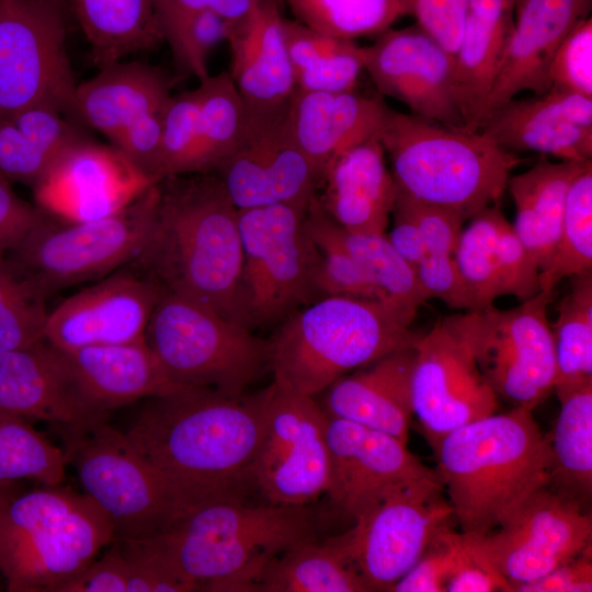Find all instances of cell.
<instances>
[{
  "label": "cell",
  "instance_id": "obj_23",
  "mask_svg": "<svg viewBox=\"0 0 592 592\" xmlns=\"http://www.w3.org/2000/svg\"><path fill=\"white\" fill-rule=\"evenodd\" d=\"M469 219L460 230L455 252L467 310L487 308L502 296L524 301L537 295L539 269L499 204Z\"/></svg>",
  "mask_w": 592,
  "mask_h": 592
},
{
  "label": "cell",
  "instance_id": "obj_39",
  "mask_svg": "<svg viewBox=\"0 0 592 592\" xmlns=\"http://www.w3.org/2000/svg\"><path fill=\"white\" fill-rule=\"evenodd\" d=\"M561 408L548 436V486L588 508L592 493V382L556 392Z\"/></svg>",
  "mask_w": 592,
  "mask_h": 592
},
{
  "label": "cell",
  "instance_id": "obj_34",
  "mask_svg": "<svg viewBox=\"0 0 592 592\" xmlns=\"http://www.w3.org/2000/svg\"><path fill=\"white\" fill-rule=\"evenodd\" d=\"M398 198L415 223V240L407 258L429 299H441L452 309H468L455 252L466 219L458 213L414 200L398 191Z\"/></svg>",
  "mask_w": 592,
  "mask_h": 592
},
{
  "label": "cell",
  "instance_id": "obj_20",
  "mask_svg": "<svg viewBox=\"0 0 592 592\" xmlns=\"http://www.w3.org/2000/svg\"><path fill=\"white\" fill-rule=\"evenodd\" d=\"M364 70L382 96L403 103L410 114L467 127L454 86V58L419 27L388 29L364 47Z\"/></svg>",
  "mask_w": 592,
  "mask_h": 592
},
{
  "label": "cell",
  "instance_id": "obj_14",
  "mask_svg": "<svg viewBox=\"0 0 592 592\" xmlns=\"http://www.w3.org/2000/svg\"><path fill=\"white\" fill-rule=\"evenodd\" d=\"M62 10L0 0V114L37 104L79 116Z\"/></svg>",
  "mask_w": 592,
  "mask_h": 592
},
{
  "label": "cell",
  "instance_id": "obj_15",
  "mask_svg": "<svg viewBox=\"0 0 592 592\" xmlns=\"http://www.w3.org/2000/svg\"><path fill=\"white\" fill-rule=\"evenodd\" d=\"M251 476L265 502L309 505L330 485L328 413L311 396L277 388Z\"/></svg>",
  "mask_w": 592,
  "mask_h": 592
},
{
  "label": "cell",
  "instance_id": "obj_51",
  "mask_svg": "<svg viewBox=\"0 0 592 592\" xmlns=\"http://www.w3.org/2000/svg\"><path fill=\"white\" fill-rule=\"evenodd\" d=\"M463 543L452 525L439 531L418 561L395 583L391 592H445Z\"/></svg>",
  "mask_w": 592,
  "mask_h": 592
},
{
  "label": "cell",
  "instance_id": "obj_45",
  "mask_svg": "<svg viewBox=\"0 0 592 592\" xmlns=\"http://www.w3.org/2000/svg\"><path fill=\"white\" fill-rule=\"evenodd\" d=\"M294 20L342 39L379 35L408 14L401 0H285Z\"/></svg>",
  "mask_w": 592,
  "mask_h": 592
},
{
  "label": "cell",
  "instance_id": "obj_49",
  "mask_svg": "<svg viewBox=\"0 0 592 592\" xmlns=\"http://www.w3.org/2000/svg\"><path fill=\"white\" fill-rule=\"evenodd\" d=\"M309 237L320 251L315 275L318 295L355 297L395 304L339 244L321 237Z\"/></svg>",
  "mask_w": 592,
  "mask_h": 592
},
{
  "label": "cell",
  "instance_id": "obj_26",
  "mask_svg": "<svg viewBox=\"0 0 592 592\" xmlns=\"http://www.w3.org/2000/svg\"><path fill=\"white\" fill-rule=\"evenodd\" d=\"M226 41L228 73L248 110H276L291 101L296 83L280 0H259L247 16L230 23Z\"/></svg>",
  "mask_w": 592,
  "mask_h": 592
},
{
  "label": "cell",
  "instance_id": "obj_50",
  "mask_svg": "<svg viewBox=\"0 0 592 592\" xmlns=\"http://www.w3.org/2000/svg\"><path fill=\"white\" fill-rule=\"evenodd\" d=\"M200 87L171 96L163 115L160 175L185 174L197 135Z\"/></svg>",
  "mask_w": 592,
  "mask_h": 592
},
{
  "label": "cell",
  "instance_id": "obj_60",
  "mask_svg": "<svg viewBox=\"0 0 592 592\" xmlns=\"http://www.w3.org/2000/svg\"><path fill=\"white\" fill-rule=\"evenodd\" d=\"M30 1L46 4V5H52L61 10H62V4L65 3L64 0H30Z\"/></svg>",
  "mask_w": 592,
  "mask_h": 592
},
{
  "label": "cell",
  "instance_id": "obj_27",
  "mask_svg": "<svg viewBox=\"0 0 592 592\" xmlns=\"http://www.w3.org/2000/svg\"><path fill=\"white\" fill-rule=\"evenodd\" d=\"M388 109L380 94L296 90L288 105V122L296 143L322 181L326 170L339 156L379 138Z\"/></svg>",
  "mask_w": 592,
  "mask_h": 592
},
{
  "label": "cell",
  "instance_id": "obj_58",
  "mask_svg": "<svg viewBox=\"0 0 592 592\" xmlns=\"http://www.w3.org/2000/svg\"><path fill=\"white\" fill-rule=\"evenodd\" d=\"M44 216V212L20 198L0 173V254L10 251Z\"/></svg>",
  "mask_w": 592,
  "mask_h": 592
},
{
  "label": "cell",
  "instance_id": "obj_17",
  "mask_svg": "<svg viewBox=\"0 0 592 592\" xmlns=\"http://www.w3.org/2000/svg\"><path fill=\"white\" fill-rule=\"evenodd\" d=\"M288 105L250 111L234 149L213 171L238 209L309 202L321 177L296 143Z\"/></svg>",
  "mask_w": 592,
  "mask_h": 592
},
{
  "label": "cell",
  "instance_id": "obj_38",
  "mask_svg": "<svg viewBox=\"0 0 592 592\" xmlns=\"http://www.w3.org/2000/svg\"><path fill=\"white\" fill-rule=\"evenodd\" d=\"M305 227L309 236L339 244L392 303L417 312L429 300L413 271L386 234L368 235L345 230L323 210L317 194L308 205Z\"/></svg>",
  "mask_w": 592,
  "mask_h": 592
},
{
  "label": "cell",
  "instance_id": "obj_40",
  "mask_svg": "<svg viewBox=\"0 0 592 592\" xmlns=\"http://www.w3.org/2000/svg\"><path fill=\"white\" fill-rule=\"evenodd\" d=\"M283 34L297 91L354 90L364 70V47L285 18Z\"/></svg>",
  "mask_w": 592,
  "mask_h": 592
},
{
  "label": "cell",
  "instance_id": "obj_24",
  "mask_svg": "<svg viewBox=\"0 0 592 592\" xmlns=\"http://www.w3.org/2000/svg\"><path fill=\"white\" fill-rule=\"evenodd\" d=\"M332 502L350 517L382 488L396 481L433 476L397 437L340 418L328 415Z\"/></svg>",
  "mask_w": 592,
  "mask_h": 592
},
{
  "label": "cell",
  "instance_id": "obj_19",
  "mask_svg": "<svg viewBox=\"0 0 592 592\" xmlns=\"http://www.w3.org/2000/svg\"><path fill=\"white\" fill-rule=\"evenodd\" d=\"M136 169L116 148L82 139L68 147L35 183L37 207L68 223L118 213L158 183Z\"/></svg>",
  "mask_w": 592,
  "mask_h": 592
},
{
  "label": "cell",
  "instance_id": "obj_5",
  "mask_svg": "<svg viewBox=\"0 0 592 592\" xmlns=\"http://www.w3.org/2000/svg\"><path fill=\"white\" fill-rule=\"evenodd\" d=\"M417 312L380 300L326 296L285 318L269 340V367L282 390L316 396L350 372L421 333Z\"/></svg>",
  "mask_w": 592,
  "mask_h": 592
},
{
  "label": "cell",
  "instance_id": "obj_54",
  "mask_svg": "<svg viewBox=\"0 0 592 592\" xmlns=\"http://www.w3.org/2000/svg\"><path fill=\"white\" fill-rule=\"evenodd\" d=\"M467 9L468 0L409 1V14L415 16L418 27L451 55L460 43Z\"/></svg>",
  "mask_w": 592,
  "mask_h": 592
},
{
  "label": "cell",
  "instance_id": "obj_44",
  "mask_svg": "<svg viewBox=\"0 0 592 592\" xmlns=\"http://www.w3.org/2000/svg\"><path fill=\"white\" fill-rule=\"evenodd\" d=\"M66 464L64 449L37 432L26 418L0 409V488L19 479L60 485Z\"/></svg>",
  "mask_w": 592,
  "mask_h": 592
},
{
  "label": "cell",
  "instance_id": "obj_56",
  "mask_svg": "<svg viewBox=\"0 0 592 592\" xmlns=\"http://www.w3.org/2000/svg\"><path fill=\"white\" fill-rule=\"evenodd\" d=\"M127 563L115 542L100 560H93L78 576L61 584L57 592H127Z\"/></svg>",
  "mask_w": 592,
  "mask_h": 592
},
{
  "label": "cell",
  "instance_id": "obj_32",
  "mask_svg": "<svg viewBox=\"0 0 592 592\" xmlns=\"http://www.w3.org/2000/svg\"><path fill=\"white\" fill-rule=\"evenodd\" d=\"M170 88V80L159 68L117 61L77 84L79 116L112 141L137 118L164 111L172 96Z\"/></svg>",
  "mask_w": 592,
  "mask_h": 592
},
{
  "label": "cell",
  "instance_id": "obj_36",
  "mask_svg": "<svg viewBox=\"0 0 592 592\" xmlns=\"http://www.w3.org/2000/svg\"><path fill=\"white\" fill-rule=\"evenodd\" d=\"M512 29L513 14L467 11L462 39L453 58L456 98L468 128L478 129L486 115Z\"/></svg>",
  "mask_w": 592,
  "mask_h": 592
},
{
  "label": "cell",
  "instance_id": "obj_11",
  "mask_svg": "<svg viewBox=\"0 0 592 592\" xmlns=\"http://www.w3.org/2000/svg\"><path fill=\"white\" fill-rule=\"evenodd\" d=\"M159 198V182L118 213L68 223L44 213L5 254L47 296L111 274L139 255Z\"/></svg>",
  "mask_w": 592,
  "mask_h": 592
},
{
  "label": "cell",
  "instance_id": "obj_21",
  "mask_svg": "<svg viewBox=\"0 0 592 592\" xmlns=\"http://www.w3.org/2000/svg\"><path fill=\"white\" fill-rule=\"evenodd\" d=\"M160 294L138 271L111 273L48 312L45 340L64 352L141 340Z\"/></svg>",
  "mask_w": 592,
  "mask_h": 592
},
{
  "label": "cell",
  "instance_id": "obj_1",
  "mask_svg": "<svg viewBox=\"0 0 592 592\" xmlns=\"http://www.w3.org/2000/svg\"><path fill=\"white\" fill-rule=\"evenodd\" d=\"M273 383L229 396L179 386L151 397L124 434L157 471L197 503L249 499L251 469L267 424Z\"/></svg>",
  "mask_w": 592,
  "mask_h": 592
},
{
  "label": "cell",
  "instance_id": "obj_52",
  "mask_svg": "<svg viewBox=\"0 0 592 592\" xmlns=\"http://www.w3.org/2000/svg\"><path fill=\"white\" fill-rule=\"evenodd\" d=\"M550 87L592 98V19L580 21L563 38L548 68Z\"/></svg>",
  "mask_w": 592,
  "mask_h": 592
},
{
  "label": "cell",
  "instance_id": "obj_53",
  "mask_svg": "<svg viewBox=\"0 0 592 592\" xmlns=\"http://www.w3.org/2000/svg\"><path fill=\"white\" fill-rule=\"evenodd\" d=\"M127 563V592H190L193 585L178 576L144 539L115 540Z\"/></svg>",
  "mask_w": 592,
  "mask_h": 592
},
{
  "label": "cell",
  "instance_id": "obj_29",
  "mask_svg": "<svg viewBox=\"0 0 592 592\" xmlns=\"http://www.w3.org/2000/svg\"><path fill=\"white\" fill-rule=\"evenodd\" d=\"M0 409L58 425L107 417L87 409L64 353L46 340L26 349L0 350Z\"/></svg>",
  "mask_w": 592,
  "mask_h": 592
},
{
  "label": "cell",
  "instance_id": "obj_63",
  "mask_svg": "<svg viewBox=\"0 0 592 592\" xmlns=\"http://www.w3.org/2000/svg\"><path fill=\"white\" fill-rule=\"evenodd\" d=\"M1 118H2V116H1V114H0V122H1Z\"/></svg>",
  "mask_w": 592,
  "mask_h": 592
},
{
  "label": "cell",
  "instance_id": "obj_10",
  "mask_svg": "<svg viewBox=\"0 0 592 592\" xmlns=\"http://www.w3.org/2000/svg\"><path fill=\"white\" fill-rule=\"evenodd\" d=\"M310 201L238 209L239 308L242 323L250 329L282 322L318 296L315 275L320 251L305 227Z\"/></svg>",
  "mask_w": 592,
  "mask_h": 592
},
{
  "label": "cell",
  "instance_id": "obj_3",
  "mask_svg": "<svg viewBox=\"0 0 592 592\" xmlns=\"http://www.w3.org/2000/svg\"><path fill=\"white\" fill-rule=\"evenodd\" d=\"M320 520L310 504L216 499L140 539L195 591L251 592L272 560L317 538Z\"/></svg>",
  "mask_w": 592,
  "mask_h": 592
},
{
  "label": "cell",
  "instance_id": "obj_7",
  "mask_svg": "<svg viewBox=\"0 0 592 592\" xmlns=\"http://www.w3.org/2000/svg\"><path fill=\"white\" fill-rule=\"evenodd\" d=\"M114 542L110 517L84 492L57 485L0 493V572L9 592H57Z\"/></svg>",
  "mask_w": 592,
  "mask_h": 592
},
{
  "label": "cell",
  "instance_id": "obj_55",
  "mask_svg": "<svg viewBox=\"0 0 592 592\" xmlns=\"http://www.w3.org/2000/svg\"><path fill=\"white\" fill-rule=\"evenodd\" d=\"M463 534V533H462ZM511 592L508 580L463 534V543L445 592Z\"/></svg>",
  "mask_w": 592,
  "mask_h": 592
},
{
  "label": "cell",
  "instance_id": "obj_47",
  "mask_svg": "<svg viewBox=\"0 0 592 592\" xmlns=\"http://www.w3.org/2000/svg\"><path fill=\"white\" fill-rule=\"evenodd\" d=\"M45 299L20 266L0 254V350L26 349L45 340Z\"/></svg>",
  "mask_w": 592,
  "mask_h": 592
},
{
  "label": "cell",
  "instance_id": "obj_28",
  "mask_svg": "<svg viewBox=\"0 0 592 592\" xmlns=\"http://www.w3.org/2000/svg\"><path fill=\"white\" fill-rule=\"evenodd\" d=\"M415 343L340 377L326 390L325 410L407 443L413 417L410 380Z\"/></svg>",
  "mask_w": 592,
  "mask_h": 592
},
{
  "label": "cell",
  "instance_id": "obj_31",
  "mask_svg": "<svg viewBox=\"0 0 592 592\" xmlns=\"http://www.w3.org/2000/svg\"><path fill=\"white\" fill-rule=\"evenodd\" d=\"M319 189L320 205L339 226L356 234H386L398 189L379 138L339 156L326 170Z\"/></svg>",
  "mask_w": 592,
  "mask_h": 592
},
{
  "label": "cell",
  "instance_id": "obj_59",
  "mask_svg": "<svg viewBox=\"0 0 592 592\" xmlns=\"http://www.w3.org/2000/svg\"><path fill=\"white\" fill-rule=\"evenodd\" d=\"M592 545L545 576L521 584L514 592H591Z\"/></svg>",
  "mask_w": 592,
  "mask_h": 592
},
{
  "label": "cell",
  "instance_id": "obj_22",
  "mask_svg": "<svg viewBox=\"0 0 592 592\" xmlns=\"http://www.w3.org/2000/svg\"><path fill=\"white\" fill-rule=\"evenodd\" d=\"M478 129L513 152L588 161L592 159V98L550 87L489 112Z\"/></svg>",
  "mask_w": 592,
  "mask_h": 592
},
{
  "label": "cell",
  "instance_id": "obj_57",
  "mask_svg": "<svg viewBox=\"0 0 592 592\" xmlns=\"http://www.w3.org/2000/svg\"><path fill=\"white\" fill-rule=\"evenodd\" d=\"M259 0H153L160 27L164 35L186 16L213 10L235 23L249 14Z\"/></svg>",
  "mask_w": 592,
  "mask_h": 592
},
{
  "label": "cell",
  "instance_id": "obj_42",
  "mask_svg": "<svg viewBox=\"0 0 592 592\" xmlns=\"http://www.w3.org/2000/svg\"><path fill=\"white\" fill-rule=\"evenodd\" d=\"M201 106L195 146L185 174L213 172L243 130L247 107L228 71L200 81Z\"/></svg>",
  "mask_w": 592,
  "mask_h": 592
},
{
  "label": "cell",
  "instance_id": "obj_48",
  "mask_svg": "<svg viewBox=\"0 0 592 592\" xmlns=\"http://www.w3.org/2000/svg\"><path fill=\"white\" fill-rule=\"evenodd\" d=\"M230 23L213 10H203L180 21L166 35L178 65L200 81L209 75L207 57L226 41Z\"/></svg>",
  "mask_w": 592,
  "mask_h": 592
},
{
  "label": "cell",
  "instance_id": "obj_18",
  "mask_svg": "<svg viewBox=\"0 0 592 592\" xmlns=\"http://www.w3.org/2000/svg\"><path fill=\"white\" fill-rule=\"evenodd\" d=\"M410 390L413 415L433 451L451 432L498 409L471 353L442 320L415 342Z\"/></svg>",
  "mask_w": 592,
  "mask_h": 592
},
{
  "label": "cell",
  "instance_id": "obj_33",
  "mask_svg": "<svg viewBox=\"0 0 592 592\" xmlns=\"http://www.w3.org/2000/svg\"><path fill=\"white\" fill-rule=\"evenodd\" d=\"M590 164L592 160L553 162L542 157L508 181L516 209L513 228L539 272L548 266L556 249L571 183Z\"/></svg>",
  "mask_w": 592,
  "mask_h": 592
},
{
  "label": "cell",
  "instance_id": "obj_37",
  "mask_svg": "<svg viewBox=\"0 0 592 592\" xmlns=\"http://www.w3.org/2000/svg\"><path fill=\"white\" fill-rule=\"evenodd\" d=\"M58 109L37 104L0 122V173L35 185L56 159L80 140Z\"/></svg>",
  "mask_w": 592,
  "mask_h": 592
},
{
  "label": "cell",
  "instance_id": "obj_4",
  "mask_svg": "<svg viewBox=\"0 0 592 592\" xmlns=\"http://www.w3.org/2000/svg\"><path fill=\"white\" fill-rule=\"evenodd\" d=\"M433 452L459 532L468 536L494 531L549 482V440L525 408L468 423Z\"/></svg>",
  "mask_w": 592,
  "mask_h": 592
},
{
  "label": "cell",
  "instance_id": "obj_25",
  "mask_svg": "<svg viewBox=\"0 0 592 592\" xmlns=\"http://www.w3.org/2000/svg\"><path fill=\"white\" fill-rule=\"evenodd\" d=\"M591 9L592 0H515L513 29L486 115L523 91L542 94L550 88L548 68L555 52L580 21L591 16Z\"/></svg>",
  "mask_w": 592,
  "mask_h": 592
},
{
  "label": "cell",
  "instance_id": "obj_43",
  "mask_svg": "<svg viewBox=\"0 0 592 592\" xmlns=\"http://www.w3.org/2000/svg\"><path fill=\"white\" fill-rule=\"evenodd\" d=\"M570 291L550 325L556 357V392L592 382V271L570 277Z\"/></svg>",
  "mask_w": 592,
  "mask_h": 592
},
{
  "label": "cell",
  "instance_id": "obj_41",
  "mask_svg": "<svg viewBox=\"0 0 592 592\" xmlns=\"http://www.w3.org/2000/svg\"><path fill=\"white\" fill-rule=\"evenodd\" d=\"M367 592L356 570L331 538L300 543L272 560L253 592Z\"/></svg>",
  "mask_w": 592,
  "mask_h": 592
},
{
  "label": "cell",
  "instance_id": "obj_46",
  "mask_svg": "<svg viewBox=\"0 0 592 592\" xmlns=\"http://www.w3.org/2000/svg\"><path fill=\"white\" fill-rule=\"evenodd\" d=\"M592 271V164L576 177L568 192L559 239L548 266L539 272V289Z\"/></svg>",
  "mask_w": 592,
  "mask_h": 592
},
{
  "label": "cell",
  "instance_id": "obj_35",
  "mask_svg": "<svg viewBox=\"0 0 592 592\" xmlns=\"http://www.w3.org/2000/svg\"><path fill=\"white\" fill-rule=\"evenodd\" d=\"M76 16L103 68L130 54L151 50L162 41L153 0H64Z\"/></svg>",
  "mask_w": 592,
  "mask_h": 592
},
{
  "label": "cell",
  "instance_id": "obj_2",
  "mask_svg": "<svg viewBox=\"0 0 592 592\" xmlns=\"http://www.w3.org/2000/svg\"><path fill=\"white\" fill-rule=\"evenodd\" d=\"M132 264L161 292L192 299L242 323L238 208L215 173L169 175L159 181L156 212Z\"/></svg>",
  "mask_w": 592,
  "mask_h": 592
},
{
  "label": "cell",
  "instance_id": "obj_8",
  "mask_svg": "<svg viewBox=\"0 0 592 592\" xmlns=\"http://www.w3.org/2000/svg\"><path fill=\"white\" fill-rule=\"evenodd\" d=\"M106 419L59 429L67 463L75 466L83 492L110 517L115 540L155 535L201 504L149 465Z\"/></svg>",
  "mask_w": 592,
  "mask_h": 592
},
{
  "label": "cell",
  "instance_id": "obj_16",
  "mask_svg": "<svg viewBox=\"0 0 592 592\" xmlns=\"http://www.w3.org/2000/svg\"><path fill=\"white\" fill-rule=\"evenodd\" d=\"M466 536L514 592L516 587L545 576L591 545L592 517L587 506L546 485L494 531Z\"/></svg>",
  "mask_w": 592,
  "mask_h": 592
},
{
  "label": "cell",
  "instance_id": "obj_30",
  "mask_svg": "<svg viewBox=\"0 0 592 592\" xmlns=\"http://www.w3.org/2000/svg\"><path fill=\"white\" fill-rule=\"evenodd\" d=\"M61 352L82 402L95 415L182 386L168 378L145 338Z\"/></svg>",
  "mask_w": 592,
  "mask_h": 592
},
{
  "label": "cell",
  "instance_id": "obj_61",
  "mask_svg": "<svg viewBox=\"0 0 592 592\" xmlns=\"http://www.w3.org/2000/svg\"><path fill=\"white\" fill-rule=\"evenodd\" d=\"M401 1H402V3L405 4V7L407 8L408 14H409V1H410V0H401Z\"/></svg>",
  "mask_w": 592,
  "mask_h": 592
},
{
  "label": "cell",
  "instance_id": "obj_13",
  "mask_svg": "<svg viewBox=\"0 0 592 592\" xmlns=\"http://www.w3.org/2000/svg\"><path fill=\"white\" fill-rule=\"evenodd\" d=\"M551 298L553 293L540 291L511 309L491 305L442 320L467 346L497 397L513 407L533 410L554 389L555 344L547 319Z\"/></svg>",
  "mask_w": 592,
  "mask_h": 592
},
{
  "label": "cell",
  "instance_id": "obj_12",
  "mask_svg": "<svg viewBox=\"0 0 592 592\" xmlns=\"http://www.w3.org/2000/svg\"><path fill=\"white\" fill-rule=\"evenodd\" d=\"M353 521V527L331 540L368 591H390L455 516L435 474L387 485Z\"/></svg>",
  "mask_w": 592,
  "mask_h": 592
},
{
  "label": "cell",
  "instance_id": "obj_9",
  "mask_svg": "<svg viewBox=\"0 0 592 592\" xmlns=\"http://www.w3.org/2000/svg\"><path fill=\"white\" fill-rule=\"evenodd\" d=\"M145 341L168 378L229 396L244 394L269 366V341L192 299L161 292Z\"/></svg>",
  "mask_w": 592,
  "mask_h": 592
},
{
  "label": "cell",
  "instance_id": "obj_62",
  "mask_svg": "<svg viewBox=\"0 0 592 592\" xmlns=\"http://www.w3.org/2000/svg\"><path fill=\"white\" fill-rule=\"evenodd\" d=\"M8 487H10V486H8ZM8 487H1V488H0V493H1L5 488H8Z\"/></svg>",
  "mask_w": 592,
  "mask_h": 592
},
{
  "label": "cell",
  "instance_id": "obj_6",
  "mask_svg": "<svg viewBox=\"0 0 592 592\" xmlns=\"http://www.w3.org/2000/svg\"><path fill=\"white\" fill-rule=\"evenodd\" d=\"M379 140L399 192L466 220L499 204L522 162L479 129L453 127L388 109Z\"/></svg>",
  "mask_w": 592,
  "mask_h": 592
}]
</instances>
